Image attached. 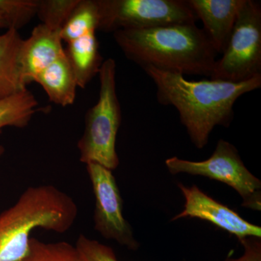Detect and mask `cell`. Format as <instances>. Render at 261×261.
Masks as SVG:
<instances>
[{"label":"cell","instance_id":"cell-17","mask_svg":"<svg viewBox=\"0 0 261 261\" xmlns=\"http://www.w3.org/2000/svg\"><path fill=\"white\" fill-rule=\"evenodd\" d=\"M20 261H82L75 245L68 242L44 243L37 238H31L27 256Z\"/></svg>","mask_w":261,"mask_h":261},{"label":"cell","instance_id":"cell-14","mask_svg":"<svg viewBox=\"0 0 261 261\" xmlns=\"http://www.w3.org/2000/svg\"><path fill=\"white\" fill-rule=\"evenodd\" d=\"M65 53L74 73L77 86L85 88L99 73L103 63L96 32L67 43Z\"/></svg>","mask_w":261,"mask_h":261},{"label":"cell","instance_id":"cell-19","mask_svg":"<svg viewBox=\"0 0 261 261\" xmlns=\"http://www.w3.org/2000/svg\"><path fill=\"white\" fill-rule=\"evenodd\" d=\"M80 0H39L37 15L42 23L61 32Z\"/></svg>","mask_w":261,"mask_h":261},{"label":"cell","instance_id":"cell-9","mask_svg":"<svg viewBox=\"0 0 261 261\" xmlns=\"http://www.w3.org/2000/svg\"><path fill=\"white\" fill-rule=\"evenodd\" d=\"M178 187L185 203L183 211L171 221L187 218L203 220L236 237L240 242L248 237L261 238L260 226L249 222L236 211L202 191L197 185L187 187L178 183Z\"/></svg>","mask_w":261,"mask_h":261},{"label":"cell","instance_id":"cell-6","mask_svg":"<svg viewBox=\"0 0 261 261\" xmlns=\"http://www.w3.org/2000/svg\"><path fill=\"white\" fill-rule=\"evenodd\" d=\"M173 175L187 173L221 182L231 187L243 199L242 206L251 210H261V181L245 166L238 149L224 140L217 142L209 159L192 161L178 157L165 161Z\"/></svg>","mask_w":261,"mask_h":261},{"label":"cell","instance_id":"cell-5","mask_svg":"<svg viewBox=\"0 0 261 261\" xmlns=\"http://www.w3.org/2000/svg\"><path fill=\"white\" fill-rule=\"evenodd\" d=\"M261 75V5L244 0L222 57L211 80L242 82Z\"/></svg>","mask_w":261,"mask_h":261},{"label":"cell","instance_id":"cell-3","mask_svg":"<svg viewBox=\"0 0 261 261\" xmlns=\"http://www.w3.org/2000/svg\"><path fill=\"white\" fill-rule=\"evenodd\" d=\"M78 214L74 200L56 187H29L0 214V261L22 260L28 254L34 230L65 233Z\"/></svg>","mask_w":261,"mask_h":261},{"label":"cell","instance_id":"cell-7","mask_svg":"<svg viewBox=\"0 0 261 261\" xmlns=\"http://www.w3.org/2000/svg\"><path fill=\"white\" fill-rule=\"evenodd\" d=\"M98 30H141L171 24L196 23L187 0H97Z\"/></svg>","mask_w":261,"mask_h":261},{"label":"cell","instance_id":"cell-20","mask_svg":"<svg viewBox=\"0 0 261 261\" xmlns=\"http://www.w3.org/2000/svg\"><path fill=\"white\" fill-rule=\"evenodd\" d=\"M82 261H120L112 247L81 234L75 243Z\"/></svg>","mask_w":261,"mask_h":261},{"label":"cell","instance_id":"cell-18","mask_svg":"<svg viewBox=\"0 0 261 261\" xmlns=\"http://www.w3.org/2000/svg\"><path fill=\"white\" fill-rule=\"evenodd\" d=\"M38 6L39 0H0V13L8 29L18 31L37 15Z\"/></svg>","mask_w":261,"mask_h":261},{"label":"cell","instance_id":"cell-21","mask_svg":"<svg viewBox=\"0 0 261 261\" xmlns=\"http://www.w3.org/2000/svg\"><path fill=\"white\" fill-rule=\"evenodd\" d=\"M244 253L238 258L228 257L224 261H261V238L248 237L240 242Z\"/></svg>","mask_w":261,"mask_h":261},{"label":"cell","instance_id":"cell-16","mask_svg":"<svg viewBox=\"0 0 261 261\" xmlns=\"http://www.w3.org/2000/svg\"><path fill=\"white\" fill-rule=\"evenodd\" d=\"M99 13L97 0H80L62 27L60 35L68 43L98 30Z\"/></svg>","mask_w":261,"mask_h":261},{"label":"cell","instance_id":"cell-22","mask_svg":"<svg viewBox=\"0 0 261 261\" xmlns=\"http://www.w3.org/2000/svg\"><path fill=\"white\" fill-rule=\"evenodd\" d=\"M5 28L8 29V25H7L6 21H5L4 18L3 17V15H2L1 13H0V29Z\"/></svg>","mask_w":261,"mask_h":261},{"label":"cell","instance_id":"cell-2","mask_svg":"<svg viewBox=\"0 0 261 261\" xmlns=\"http://www.w3.org/2000/svg\"><path fill=\"white\" fill-rule=\"evenodd\" d=\"M113 38L125 56L141 68L152 66L183 75L211 77L218 55L196 23L117 31Z\"/></svg>","mask_w":261,"mask_h":261},{"label":"cell","instance_id":"cell-12","mask_svg":"<svg viewBox=\"0 0 261 261\" xmlns=\"http://www.w3.org/2000/svg\"><path fill=\"white\" fill-rule=\"evenodd\" d=\"M34 82L40 84L50 102L63 107L74 102L78 86L65 53L38 73Z\"/></svg>","mask_w":261,"mask_h":261},{"label":"cell","instance_id":"cell-8","mask_svg":"<svg viewBox=\"0 0 261 261\" xmlns=\"http://www.w3.org/2000/svg\"><path fill=\"white\" fill-rule=\"evenodd\" d=\"M87 171L94 197V229L103 238L114 240L128 250H138L140 243L123 216V199L112 171L89 163Z\"/></svg>","mask_w":261,"mask_h":261},{"label":"cell","instance_id":"cell-1","mask_svg":"<svg viewBox=\"0 0 261 261\" xmlns=\"http://www.w3.org/2000/svg\"><path fill=\"white\" fill-rule=\"evenodd\" d=\"M142 68L155 84L160 104L177 110L182 125L199 149L207 145L215 127L230 126L239 98L261 87V75L242 82L190 81L152 66Z\"/></svg>","mask_w":261,"mask_h":261},{"label":"cell","instance_id":"cell-15","mask_svg":"<svg viewBox=\"0 0 261 261\" xmlns=\"http://www.w3.org/2000/svg\"><path fill=\"white\" fill-rule=\"evenodd\" d=\"M37 108V100L28 89L0 100V135L5 127L27 126ZM4 152V147L0 145V157Z\"/></svg>","mask_w":261,"mask_h":261},{"label":"cell","instance_id":"cell-10","mask_svg":"<svg viewBox=\"0 0 261 261\" xmlns=\"http://www.w3.org/2000/svg\"><path fill=\"white\" fill-rule=\"evenodd\" d=\"M60 31L41 23L24 40L19 56L23 85L34 82L38 73L65 53Z\"/></svg>","mask_w":261,"mask_h":261},{"label":"cell","instance_id":"cell-11","mask_svg":"<svg viewBox=\"0 0 261 261\" xmlns=\"http://www.w3.org/2000/svg\"><path fill=\"white\" fill-rule=\"evenodd\" d=\"M203 23V31L217 54H222L231 37L244 0H187Z\"/></svg>","mask_w":261,"mask_h":261},{"label":"cell","instance_id":"cell-4","mask_svg":"<svg viewBox=\"0 0 261 261\" xmlns=\"http://www.w3.org/2000/svg\"><path fill=\"white\" fill-rule=\"evenodd\" d=\"M99 99L88 110L85 128L78 142L81 162L96 163L113 171L119 166L116 138L121 111L116 93V64L112 58L103 61L99 70Z\"/></svg>","mask_w":261,"mask_h":261},{"label":"cell","instance_id":"cell-13","mask_svg":"<svg viewBox=\"0 0 261 261\" xmlns=\"http://www.w3.org/2000/svg\"><path fill=\"white\" fill-rule=\"evenodd\" d=\"M23 39L18 31L0 34V100L27 90L20 75L19 56Z\"/></svg>","mask_w":261,"mask_h":261}]
</instances>
